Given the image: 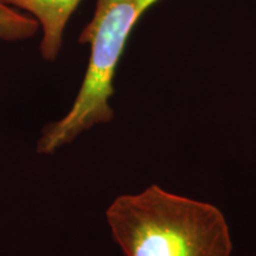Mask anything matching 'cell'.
I'll return each mask as SVG.
<instances>
[{
  "label": "cell",
  "mask_w": 256,
  "mask_h": 256,
  "mask_svg": "<svg viewBox=\"0 0 256 256\" xmlns=\"http://www.w3.org/2000/svg\"><path fill=\"white\" fill-rule=\"evenodd\" d=\"M40 24L31 16L0 2V40H23L34 37Z\"/></svg>",
  "instance_id": "4"
},
{
  "label": "cell",
  "mask_w": 256,
  "mask_h": 256,
  "mask_svg": "<svg viewBox=\"0 0 256 256\" xmlns=\"http://www.w3.org/2000/svg\"><path fill=\"white\" fill-rule=\"evenodd\" d=\"M36 19L42 30L40 51L43 60L54 62L63 46V36L70 17L82 0H0Z\"/></svg>",
  "instance_id": "3"
},
{
  "label": "cell",
  "mask_w": 256,
  "mask_h": 256,
  "mask_svg": "<svg viewBox=\"0 0 256 256\" xmlns=\"http://www.w3.org/2000/svg\"><path fill=\"white\" fill-rule=\"evenodd\" d=\"M106 218L126 256H230L232 250L218 208L156 184L115 198Z\"/></svg>",
  "instance_id": "1"
},
{
  "label": "cell",
  "mask_w": 256,
  "mask_h": 256,
  "mask_svg": "<svg viewBox=\"0 0 256 256\" xmlns=\"http://www.w3.org/2000/svg\"><path fill=\"white\" fill-rule=\"evenodd\" d=\"M159 0H96L94 14L82 28L78 43L90 46V56L75 101L62 119L42 130L40 154H52L80 134L114 118L110 100L114 78L130 32L142 16Z\"/></svg>",
  "instance_id": "2"
}]
</instances>
